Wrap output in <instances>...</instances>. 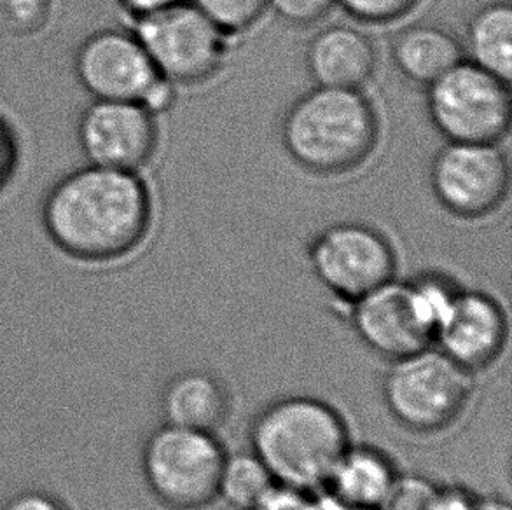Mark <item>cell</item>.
Listing matches in <instances>:
<instances>
[{
	"instance_id": "obj_1",
	"label": "cell",
	"mask_w": 512,
	"mask_h": 510,
	"mask_svg": "<svg viewBox=\"0 0 512 510\" xmlns=\"http://www.w3.org/2000/svg\"><path fill=\"white\" fill-rule=\"evenodd\" d=\"M153 194L139 172L86 165L63 175L42 201V228L72 259L104 264L146 242Z\"/></svg>"
},
{
	"instance_id": "obj_2",
	"label": "cell",
	"mask_w": 512,
	"mask_h": 510,
	"mask_svg": "<svg viewBox=\"0 0 512 510\" xmlns=\"http://www.w3.org/2000/svg\"><path fill=\"white\" fill-rule=\"evenodd\" d=\"M380 137V114L364 90L315 86L289 105L280 123L285 154L317 177L359 170L373 158Z\"/></svg>"
},
{
	"instance_id": "obj_3",
	"label": "cell",
	"mask_w": 512,
	"mask_h": 510,
	"mask_svg": "<svg viewBox=\"0 0 512 510\" xmlns=\"http://www.w3.org/2000/svg\"><path fill=\"white\" fill-rule=\"evenodd\" d=\"M350 444L340 411L306 395L273 400L250 425L252 453L275 483L305 493L326 488Z\"/></svg>"
},
{
	"instance_id": "obj_4",
	"label": "cell",
	"mask_w": 512,
	"mask_h": 510,
	"mask_svg": "<svg viewBox=\"0 0 512 510\" xmlns=\"http://www.w3.org/2000/svg\"><path fill=\"white\" fill-rule=\"evenodd\" d=\"M460 289L439 271H423L404 282L394 278L350 304V320L364 346L394 362L432 346Z\"/></svg>"
},
{
	"instance_id": "obj_5",
	"label": "cell",
	"mask_w": 512,
	"mask_h": 510,
	"mask_svg": "<svg viewBox=\"0 0 512 510\" xmlns=\"http://www.w3.org/2000/svg\"><path fill=\"white\" fill-rule=\"evenodd\" d=\"M383 400L390 416L413 434H439L467 411L474 393L472 374L441 350L425 348L390 362Z\"/></svg>"
},
{
	"instance_id": "obj_6",
	"label": "cell",
	"mask_w": 512,
	"mask_h": 510,
	"mask_svg": "<svg viewBox=\"0 0 512 510\" xmlns=\"http://www.w3.org/2000/svg\"><path fill=\"white\" fill-rule=\"evenodd\" d=\"M226 456L215 434L165 423L147 437L140 469L165 509L205 510L219 498Z\"/></svg>"
},
{
	"instance_id": "obj_7",
	"label": "cell",
	"mask_w": 512,
	"mask_h": 510,
	"mask_svg": "<svg viewBox=\"0 0 512 510\" xmlns=\"http://www.w3.org/2000/svg\"><path fill=\"white\" fill-rule=\"evenodd\" d=\"M509 84L462 60L425 88L430 125L446 142L500 144L511 130Z\"/></svg>"
},
{
	"instance_id": "obj_8",
	"label": "cell",
	"mask_w": 512,
	"mask_h": 510,
	"mask_svg": "<svg viewBox=\"0 0 512 510\" xmlns=\"http://www.w3.org/2000/svg\"><path fill=\"white\" fill-rule=\"evenodd\" d=\"M74 70L93 100L139 102L156 116L175 102L177 86L160 76L132 28L88 35L77 48Z\"/></svg>"
},
{
	"instance_id": "obj_9",
	"label": "cell",
	"mask_w": 512,
	"mask_h": 510,
	"mask_svg": "<svg viewBox=\"0 0 512 510\" xmlns=\"http://www.w3.org/2000/svg\"><path fill=\"white\" fill-rule=\"evenodd\" d=\"M132 32L160 76L173 86L207 84L219 76L228 58L231 37L191 0L132 20Z\"/></svg>"
},
{
	"instance_id": "obj_10",
	"label": "cell",
	"mask_w": 512,
	"mask_h": 510,
	"mask_svg": "<svg viewBox=\"0 0 512 510\" xmlns=\"http://www.w3.org/2000/svg\"><path fill=\"white\" fill-rule=\"evenodd\" d=\"M306 255L315 278L348 306L392 282L399 268L392 240L366 222H336L320 229Z\"/></svg>"
},
{
	"instance_id": "obj_11",
	"label": "cell",
	"mask_w": 512,
	"mask_h": 510,
	"mask_svg": "<svg viewBox=\"0 0 512 510\" xmlns=\"http://www.w3.org/2000/svg\"><path fill=\"white\" fill-rule=\"evenodd\" d=\"M429 184L446 214L479 221L506 203L511 165L499 144L446 142L430 161Z\"/></svg>"
},
{
	"instance_id": "obj_12",
	"label": "cell",
	"mask_w": 512,
	"mask_h": 510,
	"mask_svg": "<svg viewBox=\"0 0 512 510\" xmlns=\"http://www.w3.org/2000/svg\"><path fill=\"white\" fill-rule=\"evenodd\" d=\"M77 142L88 165L140 172L160 145L158 116L139 102L93 100L77 121Z\"/></svg>"
},
{
	"instance_id": "obj_13",
	"label": "cell",
	"mask_w": 512,
	"mask_h": 510,
	"mask_svg": "<svg viewBox=\"0 0 512 510\" xmlns=\"http://www.w3.org/2000/svg\"><path fill=\"white\" fill-rule=\"evenodd\" d=\"M509 320L504 306L485 290H458L437 327L434 343L467 373L492 367L504 353Z\"/></svg>"
},
{
	"instance_id": "obj_14",
	"label": "cell",
	"mask_w": 512,
	"mask_h": 510,
	"mask_svg": "<svg viewBox=\"0 0 512 510\" xmlns=\"http://www.w3.org/2000/svg\"><path fill=\"white\" fill-rule=\"evenodd\" d=\"M378 48L362 28L334 23L320 28L305 51L306 74L315 86L364 90L378 70Z\"/></svg>"
},
{
	"instance_id": "obj_15",
	"label": "cell",
	"mask_w": 512,
	"mask_h": 510,
	"mask_svg": "<svg viewBox=\"0 0 512 510\" xmlns=\"http://www.w3.org/2000/svg\"><path fill=\"white\" fill-rule=\"evenodd\" d=\"M165 423L215 434L228 420L231 397L217 376L189 369L173 376L161 393Z\"/></svg>"
},
{
	"instance_id": "obj_16",
	"label": "cell",
	"mask_w": 512,
	"mask_h": 510,
	"mask_svg": "<svg viewBox=\"0 0 512 510\" xmlns=\"http://www.w3.org/2000/svg\"><path fill=\"white\" fill-rule=\"evenodd\" d=\"M390 56L404 79L425 88L465 60L462 39L432 21L401 28L390 44Z\"/></svg>"
},
{
	"instance_id": "obj_17",
	"label": "cell",
	"mask_w": 512,
	"mask_h": 510,
	"mask_svg": "<svg viewBox=\"0 0 512 510\" xmlns=\"http://www.w3.org/2000/svg\"><path fill=\"white\" fill-rule=\"evenodd\" d=\"M399 477L394 460L373 446H348L324 490L353 509L378 510Z\"/></svg>"
},
{
	"instance_id": "obj_18",
	"label": "cell",
	"mask_w": 512,
	"mask_h": 510,
	"mask_svg": "<svg viewBox=\"0 0 512 510\" xmlns=\"http://www.w3.org/2000/svg\"><path fill=\"white\" fill-rule=\"evenodd\" d=\"M462 48L465 60L511 83V4L507 0H493L476 9L465 25Z\"/></svg>"
},
{
	"instance_id": "obj_19",
	"label": "cell",
	"mask_w": 512,
	"mask_h": 510,
	"mask_svg": "<svg viewBox=\"0 0 512 510\" xmlns=\"http://www.w3.org/2000/svg\"><path fill=\"white\" fill-rule=\"evenodd\" d=\"M277 486L270 470L252 451L226 456L222 467L219 498L236 510H250Z\"/></svg>"
},
{
	"instance_id": "obj_20",
	"label": "cell",
	"mask_w": 512,
	"mask_h": 510,
	"mask_svg": "<svg viewBox=\"0 0 512 510\" xmlns=\"http://www.w3.org/2000/svg\"><path fill=\"white\" fill-rule=\"evenodd\" d=\"M228 37L247 34L263 20L268 0H191Z\"/></svg>"
},
{
	"instance_id": "obj_21",
	"label": "cell",
	"mask_w": 512,
	"mask_h": 510,
	"mask_svg": "<svg viewBox=\"0 0 512 510\" xmlns=\"http://www.w3.org/2000/svg\"><path fill=\"white\" fill-rule=\"evenodd\" d=\"M423 0H338L348 18L360 25H390L413 13Z\"/></svg>"
},
{
	"instance_id": "obj_22",
	"label": "cell",
	"mask_w": 512,
	"mask_h": 510,
	"mask_svg": "<svg viewBox=\"0 0 512 510\" xmlns=\"http://www.w3.org/2000/svg\"><path fill=\"white\" fill-rule=\"evenodd\" d=\"M338 0H268V9L278 20L294 28H308L326 20Z\"/></svg>"
},
{
	"instance_id": "obj_23",
	"label": "cell",
	"mask_w": 512,
	"mask_h": 510,
	"mask_svg": "<svg viewBox=\"0 0 512 510\" xmlns=\"http://www.w3.org/2000/svg\"><path fill=\"white\" fill-rule=\"evenodd\" d=\"M436 484L422 476L399 474L394 488L378 510H429Z\"/></svg>"
},
{
	"instance_id": "obj_24",
	"label": "cell",
	"mask_w": 512,
	"mask_h": 510,
	"mask_svg": "<svg viewBox=\"0 0 512 510\" xmlns=\"http://www.w3.org/2000/svg\"><path fill=\"white\" fill-rule=\"evenodd\" d=\"M2 16L16 34H35L51 18V0H4Z\"/></svg>"
},
{
	"instance_id": "obj_25",
	"label": "cell",
	"mask_w": 512,
	"mask_h": 510,
	"mask_svg": "<svg viewBox=\"0 0 512 510\" xmlns=\"http://www.w3.org/2000/svg\"><path fill=\"white\" fill-rule=\"evenodd\" d=\"M250 510H319L315 493L275 486L266 497Z\"/></svg>"
},
{
	"instance_id": "obj_26",
	"label": "cell",
	"mask_w": 512,
	"mask_h": 510,
	"mask_svg": "<svg viewBox=\"0 0 512 510\" xmlns=\"http://www.w3.org/2000/svg\"><path fill=\"white\" fill-rule=\"evenodd\" d=\"M20 165V142L13 126L0 116V193L9 186Z\"/></svg>"
},
{
	"instance_id": "obj_27",
	"label": "cell",
	"mask_w": 512,
	"mask_h": 510,
	"mask_svg": "<svg viewBox=\"0 0 512 510\" xmlns=\"http://www.w3.org/2000/svg\"><path fill=\"white\" fill-rule=\"evenodd\" d=\"M481 498L460 486H436L429 510H479Z\"/></svg>"
},
{
	"instance_id": "obj_28",
	"label": "cell",
	"mask_w": 512,
	"mask_h": 510,
	"mask_svg": "<svg viewBox=\"0 0 512 510\" xmlns=\"http://www.w3.org/2000/svg\"><path fill=\"white\" fill-rule=\"evenodd\" d=\"M2 510H69V507L48 491L27 490L9 498Z\"/></svg>"
},
{
	"instance_id": "obj_29",
	"label": "cell",
	"mask_w": 512,
	"mask_h": 510,
	"mask_svg": "<svg viewBox=\"0 0 512 510\" xmlns=\"http://www.w3.org/2000/svg\"><path fill=\"white\" fill-rule=\"evenodd\" d=\"M186 0H118L119 7L125 11L130 20L146 18L151 14L165 11L168 7L177 6Z\"/></svg>"
},
{
	"instance_id": "obj_30",
	"label": "cell",
	"mask_w": 512,
	"mask_h": 510,
	"mask_svg": "<svg viewBox=\"0 0 512 510\" xmlns=\"http://www.w3.org/2000/svg\"><path fill=\"white\" fill-rule=\"evenodd\" d=\"M315 498H317L319 510H366L353 509L350 505L343 504V502H340L338 498L331 495L327 490L317 491V493H315Z\"/></svg>"
},
{
	"instance_id": "obj_31",
	"label": "cell",
	"mask_w": 512,
	"mask_h": 510,
	"mask_svg": "<svg viewBox=\"0 0 512 510\" xmlns=\"http://www.w3.org/2000/svg\"><path fill=\"white\" fill-rule=\"evenodd\" d=\"M479 510H511V505L500 498H486V500H481Z\"/></svg>"
}]
</instances>
